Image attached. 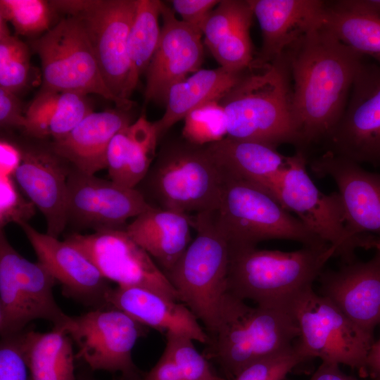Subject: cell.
Returning a JSON list of instances; mask_svg holds the SVG:
<instances>
[{
  "mask_svg": "<svg viewBox=\"0 0 380 380\" xmlns=\"http://www.w3.org/2000/svg\"><path fill=\"white\" fill-rule=\"evenodd\" d=\"M291 82L293 118L301 150L324 141L341 119L363 56L323 25L284 51Z\"/></svg>",
  "mask_w": 380,
  "mask_h": 380,
  "instance_id": "cell-1",
  "label": "cell"
},
{
  "mask_svg": "<svg viewBox=\"0 0 380 380\" xmlns=\"http://www.w3.org/2000/svg\"><path fill=\"white\" fill-rule=\"evenodd\" d=\"M292 82L285 53L263 65H252L220 99L227 119V136L301 149L293 118Z\"/></svg>",
  "mask_w": 380,
  "mask_h": 380,
  "instance_id": "cell-2",
  "label": "cell"
},
{
  "mask_svg": "<svg viewBox=\"0 0 380 380\" xmlns=\"http://www.w3.org/2000/svg\"><path fill=\"white\" fill-rule=\"evenodd\" d=\"M197 235L165 274L184 303L211 336L245 301L228 287L229 244L217 226L213 211L190 216Z\"/></svg>",
  "mask_w": 380,
  "mask_h": 380,
  "instance_id": "cell-3",
  "label": "cell"
},
{
  "mask_svg": "<svg viewBox=\"0 0 380 380\" xmlns=\"http://www.w3.org/2000/svg\"><path fill=\"white\" fill-rule=\"evenodd\" d=\"M229 250V292L257 305L284 306H291L312 289L327 262L336 255L330 244L293 251L230 246Z\"/></svg>",
  "mask_w": 380,
  "mask_h": 380,
  "instance_id": "cell-4",
  "label": "cell"
},
{
  "mask_svg": "<svg viewBox=\"0 0 380 380\" xmlns=\"http://www.w3.org/2000/svg\"><path fill=\"white\" fill-rule=\"evenodd\" d=\"M223 184L206 145L182 137L163 144L137 189L153 207L191 215L215 210Z\"/></svg>",
  "mask_w": 380,
  "mask_h": 380,
  "instance_id": "cell-5",
  "label": "cell"
},
{
  "mask_svg": "<svg viewBox=\"0 0 380 380\" xmlns=\"http://www.w3.org/2000/svg\"><path fill=\"white\" fill-rule=\"evenodd\" d=\"M223 178L220 204L213 215L230 246H256L272 239L293 241L303 246L329 244L260 186L224 174Z\"/></svg>",
  "mask_w": 380,
  "mask_h": 380,
  "instance_id": "cell-6",
  "label": "cell"
},
{
  "mask_svg": "<svg viewBox=\"0 0 380 380\" xmlns=\"http://www.w3.org/2000/svg\"><path fill=\"white\" fill-rule=\"evenodd\" d=\"M300 334L292 305L249 306L209 336L203 355L232 380L253 362L293 346Z\"/></svg>",
  "mask_w": 380,
  "mask_h": 380,
  "instance_id": "cell-7",
  "label": "cell"
},
{
  "mask_svg": "<svg viewBox=\"0 0 380 380\" xmlns=\"http://www.w3.org/2000/svg\"><path fill=\"white\" fill-rule=\"evenodd\" d=\"M42 66L41 89L95 94L127 110L133 105L114 95L106 85L88 36L80 20L68 16L29 42Z\"/></svg>",
  "mask_w": 380,
  "mask_h": 380,
  "instance_id": "cell-8",
  "label": "cell"
},
{
  "mask_svg": "<svg viewBox=\"0 0 380 380\" xmlns=\"http://www.w3.org/2000/svg\"><path fill=\"white\" fill-rule=\"evenodd\" d=\"M307 163L306 152L297 149L267 192L313 234L334 247L335 257L343 263L351 262L356 260V249L365 248L367 234L353 236L348 232L340 194L321 191L309 176Z\"/></svg>",
  "mask_w": 380,
  "mask_h": 380,
  "instance_id": "cell-9",
  "label": "cell"
},
{
  "mask_svg": "<svg viewBox=\"0 0 380 380\" xmlns=\"http://www.w3.org/2000/svg\"><path fill=\"white\" fill-rule=\"evenodd\" d=\"M57 281L40 262L21 255L0 229V334L20 333L35 319L63 329L70 316L53 296Z\"/></svg>",
  "mask_w": 380,
  "mask_h": 380,
  "instance_id": "cell-10",
  "label": "cell"
},
{
  "mask_svg": "<svg viewBox=\"0 0 380 380\" xmlns=\"http://www.w3.org/2000/svg\"><path fill=\"white\" fill-rule=\"evenodd\" d=\"M300 329L294 345L305 360L343 364L367 377V357L374 342L329 299L310 289L292 305Z\"/></svg>",
  "mask_w": 380,
  "mask_h": 380,
  "instance_id": "cell-11",
  "label": "cell"
},
{
  "mask_svg": "<svg viewBox=\"0 0 380 380\" xmlns=\"http://www.w3.org/2000/svg\"><path fill=\"white\" fill-rule=\"evenodd\" d=\"M49 2L56 13H63L80 20L106 85L114 95L123 99L122 93L129 68L127 41L136 13L137 0H54Z\"/></svg>",
  "mask_w": 380,
  "mask_h": 380,
  "instance_id": "cell-12",
  "label": "cell"
},
{
  "mask_svg": "<svg viewBox=\"0 0 380 380\" xmlns=\"http://www.w3.org/2000/svg\"><path fill=\"white\" fill-rule=\"evenodd\" d=\"M63 329L78 348L75 359L92 370L119 372L122 380H142L132 351L148 329L126 312L114 308L91 310L70 316Z\"/></svg>",
  "mask_w": 380,
  "mask_h": 380,
  "instance_id": "cell-13",
  "label": "cell"
},
{
  "mask_svg": "<svg viewBox=\"0 0 380 380\" xmlns=\"http://www.w3.org/2000/svg\"><path fill=\"white\" fill-rule=\"evenodd\" d=\"M64 240L83 252L102 276L118 286L142 288L180 302L163 270L125 229H102L89 234L75 232Z\"/></svg>",
  "mask_w": 380,
  "mask_h": 380,
  "instance_id": "cell-14",
  "label": "cell"
},
{
  "mask_svg": "<svg viewBox=\"0 0 380 380\" xmlns=\"http://www.w3.org/2000/svg\"><path fill=\"white\" fill-rule=\"evenodd\" d=\"M324 142L327 151L380 167L379 64H360L343 114Z\"/></svg>",
  "mask_w": 380,
  "mask_h": 380,
  "instance_id": "cell-15",
  "label": "cell"
},
{
  "mask_svg": "<svg viewBox=\"0 0 380 380\" xmlns=\"http://www.w3.org/2000/svg\"><path fill=\"white\" fill-rule=\"evenodd\" d=\"M151 207L137 188L72 167L68 179V224L94 232L125 229L129 218Z\"/></svg>",
  "mask_w": 380,
  "mask_h": 380,
  "instance_id": "cell-16",
  "label": "cell"
},
{
  "mask_svg": "<svg viewBox=\"0 0 380 380\" xmlns=\"http://www.w3.org/2000/svg\"><path fill=\"white\" fill-rule=\"evenodd\" d=\"M32 139L18 143L22 160L13 177L44 216L46 234L58 238L68 224V179L72 166L53 150L51 141Z\"/></svg>",
  "mask_w": 380,
  "mask_h": 380,
  "instance_id": "cell-17",
  "label": "cell"
},
{
  "mask_svg": "<svg viewBox=\"0 0 380 380\" xmlns=\"http://www.w3.org/2000/svg\"><path fill=\"white\" fill-rule=\"evenodd\" d=\"M18 225L34 249L37 261L61 284L64 296L92 310L110 308L108 298L113 288L83 252L65 240L38 232L28 222Z\"/></svg>",
  "mask_w": 380,
  "mask_h": 380,
  "instance_id": "cell-18",
  "label": "cell"
},
{
  "mask_svg": "<svg viewBox=\"0 0 380 380\" xmlns=\"http://www.w3.org/2000/svg\"><path fill=\"white\" fill-rule=\"evenodd\" d=\"M160 16L163 25L146 72L144 98L146 102L166 103L170 88L200 70L204 51L201 30L178 20L172 9L163 1Z\"/></svg>",
  "mask_w": 380,
  "mask_h": 380,
  "instance_id": "cell-19",
  "label": "cell"
},
{
  "mask_svg": "<svg viewBox=\"0 0 380 380\" xmlns=\"http://www.w3.org/2000/svg\"><path fill=\"white\" fill-rule=\"evenodd\" d=\"M309 164L317 177H327L335 182L348 232L353 236L380 235V173L327 151Z\"/></svg>",
  "mask_w": 380,
  "mask_h": 380,
  "instance_id": "cell-20",
  "label": "cell"
},
{
  "mask_svg": "<svg viewBox=\"0 0 380 380\" xmlns=\"http://www.w3.org/2000/svg\"><path fill=\"white\" fill-rule=\"evenodd\" d=\"M319 294L329 299L353 324L374 334L380 325V253L366 262L343 263L338 270H323Z\"/></svg>",
  "mask_w": 380,
  "mask_h": 380,
  "instance_id": "cell-21",
  "label": "cell"
},
{
  "mask_svg": "<svg viewBox=\"0 0 380 380\" xmlns=\"http://www.w3.org/2000/svg\"><path fill=\"white\" fill-rule=\"evenodd\" d=\"M262 32L253 65L274 61L291 45L322 23L326 1L249 0Z\"/></svg>",
  "mask_w": 380,
  "mask_h": 380,
  "instance_id": "cell-22",
  "label": "cell"
},
{
  "mask_svg": "<svg viewBox=\"0 0 380 380\" xmlns=\"http://www.w3.org/2000/svg\"><path fill=\"white\" fill-rule=\"evenodd\" d=\"M110 308L120 310L142 324L166 334L176 333L207 344L210 337L198 319L182 303L171 300L145 289L113 288Z\"/></svg>",
  "mask_w": 380,
  "mask_h": 380,
  "instance_id": "cell-23",
  "label": "cell"
},
{
  "mask_svg": "<svg viewBox=\"0 0 380 380\" xmlns=\"http://www.w3.org/2000/svg\"><path fill=\"white\" fill-rule=\"evenodd\" d=\"M131 124V116L125 110L93 111L69 133L51 144L73 167L94 175L107 169V150L113 136Z\"/></svg>",
  "mask_w": 380,
  "mask_h": 380,
  "instance_id": "cell-24",
  "label": "cell"
},
{
  "mask_svg": "<svg viewBox=\"0 0 380 380\" xmlns=\"http://www.w3.org/2000/svg\"><path fill=\"white\" fill-rule=\"evenodd\" d=\"M206 147L224 175L252 182L267 191L288 166L289 156L258 141L226 137Z\"/></svg>",
  "mask_w": 380,
  "mask_h": 380,
  "instance_id": "cell-25",
  "label": "cell"
},
{
  "mask_svg": "<svg viewBox=\"0 0 380 380\" xmlns=\"http://www.w3.org/2000/svg\"><path fill=\"white\" fill-rule=\"evenodd\" d=\"M189 216L152 206L136 217L125 230L165 273L191 242Z\"/></svg>",
  "mask_w": 380,
  "mask_h": 380,
  "instance_id": "cell-26",
  "label": "cell"
},
{
  "mask_svg": "<svg viewBox=\"0 0 380 380\" xmlns=\"http://www.w3.org/2000/svg\"><path fill=\"white\" fill-rule=\"evenodd\" d=\"M158 137L153 122L145 115L119 130L107 150V170L110 179L130 188L147 175L156 156Z\"/></svg>",
  "mask_w": 380,
  "mask_h": 380,
  "instance_id": "cell-27",
  "label": "cell"
},
{
  "mask_svg": "<svg viewBox=\"0 0 380 380\" xmlns=\"http://www.w3.org/2000/svg\"><path fill=\"white\" fill-rule=\"evenodd\" d=\"M246 70L234 71L222 66L200 69L173 85L168 92L165 113L153 122L158 140L193 109L208 101L219 100Z\"/></svg>",
  "mask_w": 380,
  "mask_h": 380,
  "instance_id": "cell-28",
  "label": "cell"
},
{
  "mask_svg": "<svg viewBox=\"0 0 380 380\" xmlns=\"http://www.w3.org/2000/svg\"><path fill=\"white\" fill-rule=\"evenodd\" d=\"M92 112L86 95L40 89L25 112L27 123L23 132L32 138L57 139Z\"/></svg>",
  "mask_w": 380,
  "mask_h": 380,
  "instance_id": "cell-29",
  "label": "cell"
},
{
  "mask_svg": "<svg viewBox=\"0 0 380 380\" xmlns=\"http://www.w3.org/2000/svg\"><path fill=\"white\" fill-rule=\"evenodd\" d=\"M72 340L62 328L48 332L24 330L30 380H77Z\"/></svg>",
  "mask_w": 380,
  "mask_h": 380,
  "instance_id": "cell-30",
  "label": "cell"
},
{
  "mask_svg": "<svg viewBox=\"0 0 380 380\" xmlns=\"http://www.w3.org/2000/svg\"><path fill=\"white\" fill-rule=\"evenodd\" d=\"M161 4L162 1L158 0H137L136 13L127 41L129 68L123 99L129 100L156 49L161 30L158 22Z\"/></svg>",
  "mask_w": 380,
  "mask_h": 380,
  "instance_id": "cell-31",
  "label": "cell"
},
{
  "mask_svg": "<svg viewBox=\"0 0 380 380\" xmlns=\"http://www.w3.org/2000/svg\"><path fill=\"white\" fill-rule=\"evenodd\" d=\"M326 4L324 26L343 44L380 65V17L337 11Z\"/></svg>",
  "mask_w": 380,
  "mask_h": 380,
  "instance_id": "cell-32",
  "label": "cell"
},
{
  "mask_svg": "<svg viewBox=\"0 0 380 380\" xmlns=\"http://www.w3.org/2000/svg\"><path fill=\"white\" fill-rule=\"evenodd\" d=\"M30 68L28 46L0 19V88L18 95L27 86Z\"/></svg>",
  "mask_w": 380,
  "mask_h": 380,
  "instance_id": "cell-33",
  "label": "cell"
},
{
  "mask_svg": "<svg viewBox=\"0 0 380 380\" xmlns=\"http://www.w3.org/2000/svg\"><path fill=\"white\" fill-rule=\"evenodd\" d=\"M56 11L49 1L0 0V19L10 23L16 34L38 37L49 31Z\"/></svg>",
  "mask_w": 380,
  "mask_h": 380,
  "instance_id": "cell-34",
  "label": "cell"
},
{
  "mask_svg": "<svg viewBox=\"0 0 380 380\" xmlns=\"http://www.w3.org/2000/svg\"><path fill=\"white\" fill-rule=\"evenodd\" d=\"M184 120L182 137L191 144L205 146L227 136L226 115L219 100L200 105L191 110Z\"/></svg>",
  "mask_w": 380,
  "mask_h": 380,
  "instance_id": "cell-35",
  "label": "cell"
},
{
  "mask_svg": "<svg viewBox=\"0 0 380 380\" xmlns=\"http://www.w3.org/2000/svg\"><path fill=\"white\" fill-rule=\"evenodd\" d=\"M164 351L173 360L184 380H224L211 369L208 359L187 336L167 333Z\"/></svg>",
  "mask_w": 380,
  "mask_h": 380,
  "instance_id": "cell-36",
  "label": "cell"
},
{
  "mask_svg": "<svg viewBox=\"0 0 380 380\" xmlns=\"http://www.w3.org/2000/svg\"><path fill=\"white\" fill-rule=\"evenodd\" d=\"M250 1L223 0L210 12L201 31L209 50L246 20L253 18Z\"/></svg>",
  "mask_w": 380,
  "mask_h": 380,
  "instance_id": "cell-37",
  "label": "cell"
},
{
  "mask_svg": "<svg viewBox=\"0 0 380 380\" xmlns=\"http://www.w3.org/2000/svg\"><path fill=\"white\" fill-rule=\"evenodd\" d=\"M252 18L235 27L210 51L220 66L234 71L249 68L255 59L250 37Z\"/></svg>",
  "mask_w": 380,
  "mask_h": 380,
  "instance_id": "cell-38",
  "label": "cell"
},
{
  "mask_svg": "<svg viewBox=\"0 0 380 380\" xmlns=\"http://www.w3.org/2000/svg\"><path fill=\"white\" fill-rule=\"evenodd\" d=\"M304 361L293 345L248 365L232 380H284L293 368Z\"/></svg>",
  "mask_w": 380,
  "mask_h": 380,
  "instance_id": "cell-39",
  "label": "cell"
},
{
  "mask_svg": "<svg viewBox=\"0 0 380 380\" xmlns=\"http://www.w3.org/2000/svg\"><path fill=\"white\" fill-rule=\"evenodd\" d=\"M13 176L0 175V227L28 221L35 214L34 204L20 194Z\"/></svg>",
  "mask_w": 380,
  "mask_h": 380,
  "instance_id": "cell-40",
  "label": "cell"
},
{
  "mask_svg": "<svg viewBox=\"0 0 380 380\" xmlns=\"http://www.w3.org/2000/svg\"><path fill=\"white\" fill-rule=\"evenodd\" d=\"M0 380H30L24 347V331L0 341Z\"/></svg>",
  "mask_w": 380,
  "mask_h": 380,
  "instance_id": "cell-41",
  "label": "cell"
},
{
  "mask_svg": "<svg viewBox=\"0 0 380 380\" xmlns=\"http://www.w3.org/2000/svg\"><path fill=\"white\" fill-rule=\"evenodd\" d=\"M170 2L173 6V10L182 17V21L201 30L208 15L220 1L173 0Z\"/></svg>",
  "mask_w": 380,
  "mask_h": 380,
  "instance_id": "cell-42",
  "label": "cell"
},
{
  "mask_svg": "<svg viewBox=\"0 0 380 380\" xmlns=\"http://www.w3.org/2000/svg\"><path fill=\"white\" fill-rule=\"evenodd\" d=\"M27 123L18 95L0 88V125L5 129H25Z\"/></svg>",
  "mask_w": 380,
  "mask_h": 380,
  "instance_id": "cell-43",
  "label": "cell"
},
{
  "mask_svg": "<svg viewBox=\"0 0 380 380\" xmlns=\"http://www.w3.org/2000/svg\"><path fill=\"white\" fill-rule=\"evenodd\" d=\"M22 160V153L18 143L2 139L0 141V175H12Z\"/></svg>",
  "mask_w": 380,
  "mask_h": 380,
  "instance_id": "cell-44",
  "label": "cell"
},
{
  "mask_svg": "<svg viewBox=\"0 0 380 380\" xmlns=\"http://www.w3.org/2000/svg\"><path fill=\"white\" fill-rule=\"evenodd\" d=\"M327 4L337 11L380 17V0H338Z\"/></svg>",
  "mask_w": 380,
  "mask_h": 380,
  "instance_id": "cell-45",
  "label": "cell"
},
{
  "mask_svg": "<svg viewBox=\"0 0 380 380\" xmlns=\"http://www.w3.org/2000/svg\"><path fill=\"white\" fill-rule=\"evenodd\" d=\"M142 380H184L171 357L163 351L160 357Z\"/></svg>",
  "mask_w": 380,
  "mask_h": 380,
  "instance_id": "cell-46",
  "label": "cell"
},
{
  "mask_svg": "<svg viewBox=\"0 0 380 380\" xmlns=\"http://www.w3.org/2000/svg\"><path fill=\"white\" fill-rule=\"evenodd\" d=\"M339 365L336 363L322 362L309 380H357L343 373Z\"/></svg>",
  "mask_w": 380,
  "mask_h": 380,
  "instance_id": "cell-47",
  "label": "cell"
},
{
  "mask_svg": "<svg viewBox=\"0 0 380 380\" xmlns=\"http://www.w3.org/2000/svg\"><path fill=\"white\" fill-rule=\"evenodd\" d=\"M366 367L368 376L372 380H380V337L368 352Z\"/></svg>",
  "mask_w": 380,
  "mask_h": 380,
  "instance_id": "cell-48",
  "label": "cell"
},
{
  "mask_svg": "<svg viewBox=\"0 0 380 380\" xmlns=\"http://www.w3.org/2000/svg\"><path fill=\"white\" fill-rule=\"evenodd\" d=\"M374 248L380 253V235L369 234L367 240L366 250Z\"/></svg>",
  "mask_w": 380,
  "mask_h": 380,
  "instance_id": "cell-49",
  "label": "cell"
}]
</instances>
